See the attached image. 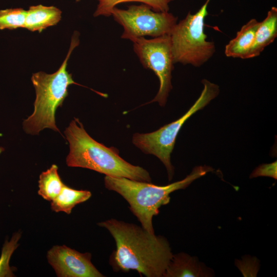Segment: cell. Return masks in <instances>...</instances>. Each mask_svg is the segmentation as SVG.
<instances>
[{
  "mask_svg": "<svg viewBox=\"0 0 277 277\" xmlns=\"http://www.w3.org/2000/svg\"><path fill=\"white\" fill-rule=\"evenodd\" d=\"M115 240L109 258L114 271L135 270L146 277H162L173 254L167 240L132 223L111 219L97 223Z\"/></svg>",
  "mask_w": 277,
  "mask_h": 277,
  "instance_id": "6da1fadb",
  "label": "cell"
},
{
  "mask_svg": "<svg viewBox=\"0 0 277 277\" xmlns=\"http://www.w3.org/2000/svg\"><path fill=\"white\" fill-rule=\"evenodd\" d=\"M64 134L69 144L68 166L89 169L106 176L151 182L146 169L125 161L115 148L107 147L94 140L77 118L70 123Z\"/></svg>",
  "mask_w": 277,
  "mask_h": 277,
  "instance_id": "7a4b0ae2",
  "label": "cell"
},
{
  "mask_svg": "<svg viewBox=\"0 0 277 277\" xmlns=\"http://www.w3.org/2000/svg\"><path fill=\"white\" fill-rule=\"evenodd\" d=\"M212 171L213 169L209 166H196L185 179L166 186L109 176L104 177V184L107 189L118 193L128 202L130 210L143 228L155 233L153 217L159 213L162 206L169 203L170 194L186 188L194 180Z\"/></svg>",
  "mask_w": 277,
  "mask_h": 277,
  "instance_id": "3957f363",
  "label": "cell"
},
{
  "mask_svg": "<svg viewBox=\"0 0 277 277\" xmlns=\"http://www.w3.org/2000/svg\"><path fill=\"white\" fill-rule=\"evenodd\" d=\"M78 44V34L75 31L72 35L68 52L59 69L52 74L39 71L32 74L31 79L36 97L33 112L23 123L26 133L36 135L45 128L60 132L55 124L56 109L62 105L68 95V87L72 84L79 85L74 81L72 74L67 70L70 56Z\"/></svg>",
  "mask_w": 277,
  "mask_h": 277,
  "instance_id": "277c9868",
  "label": "cell"
},
{
  "mask_svg": "<svg viewBox=\"0 0 277 277\" xmlns=\"http://www.w3.org/2000/svg\"><path fill=\"white\" fill-rule=\"evenodd\" d=\"M210 1L206 0L195 13L189 12L172 30L170 36L174 64L200 67L214 54V43L208 41L204 33V22Z\"/></svg>",
  "mask_w": 277,
  "mask_h": 277,
  "instance_id": "5b68a950",
  "label": "cell"
},
{
  "mask_svg": "<svg viewBox=\"0 0 277 277\" xmlns=\"http://www.w3.org/2000/svg\"><path fill=\"white\" fill-rule=\"evenodd\" d=\"M204 88L194 104L182 116L159 129L147 133H136L132 136V143L143 152L157 157L165 166L169 181L173 175L174 167L171 163V154L177 134L185 122L194 113L203 109L219 93L217 85L206 79L202 81Z\"/></svg>",
  "mask_w": 277,
  "mask_h": 277,
  "instance_id": "8992f818",
  "label": "cell"
},
{
  "mask_svg": "<svg viewBox=\"0 0 277 277\" xmlns=\"http://www.w3.org/2000/svg\"><path fill=\"white\" fill-rule=\"evenodd\" d=\"M132 42L134 51L142 65L152 70L159 80V91L149 103L157 102L160 106L164 107L172 88L171 73L174 64L170 34L152 39L141 37Z\"/></svg>",
  "mask_w": 277,
  "mask_h": 277,
  "instance_id": "52a82bcc",
  "label": "cell"
},
{
  "mask_svg": "<svg viewBox=\"0 0 277 277\" xmlns=\"http://www.w3.org/2000/svg\"><path fill=\"white\" fill-rule=\"evenodd\" d=\"M111 15L123 27L121 37L131 41L145 36L156 37L170 34L177 20L168 11L156 12L145 4L131 5L127 9L115 7Z\"/></svg>",
  "mask_w": 277,
  "mask_h": 277,
  "instance_id": "ba28073f",
  "label": "cell"
},
{
  "mask_svg": "<svg viewBox=\"0 0 277 277\" xmlns=\"http://www.w3.org/2000/svg\"><path fill=\"white\" fill-rule=\"evenodd\" d=\"M47 258L60 277L104 276L92 263L89 253H81L65 245L54 246Z\"/></svg>",
  "mask_w": 277,
  "mask_h": 277,
  "instance_id": "9c48e42d",
  "label": "cell"
},
{
  "mask_svg": "<svg viewBox=\"0 0 277 277\" xmlns=\"http://www.w3.org/2000/svg\"><path fill=\"white\" fill-rule=\"evenodd\" d=\"M199 262L197 258L181 252L173 254L163 277H207L212 270Z\"/></svg>",
  "mask_w": 277,
  "mask_h": 277,
  "instance_id": "30bf717a",
  "label": "cell"
},
{
  "mask_svg": "<svg viewBox=\"0 0 277 277\" xmlns=\"http://www.w3.org/2000/svg\"><path fill=\"white\" fill-rule=\"evenodd\" d=\"M277 36V8L272 7L265 19L260 22L254 42L246 59L259 56L264 49L271 44Z\"/></svg>",
  "mask_w": 277,
  "mask_h": 277,
  "instance_id": "8fae6325",
  "label": "cell"
},
{
  "mask_svg": "<svg viewBox=\"0 0 277 277\" xmlns=\"http://www.w3.org/2000/svg\"><path fill=\"white\" fill-rule=\"evenodd\" d=\"M61 17V10L55 6H31L27 10L24 28L32 32H41L49 27L56 25Z\"/></svg>",
  "mask_w": 277,
  "mask_h": 277,
  "instance_id": "7c38bea8",
  "label": "cell"
},
{
  "mask_svg": "<svg viewBox=\"0 0 277 277\" xmlns=\"http://www.w3.org/2000/svg\"><path fill=\"white\" fill-rule=\"evenodd\" d=\"M260 22L252 18L243 25L235 37L226 45L225 54L233 58L246 59L254 42L255 33Z\"/></svg>",
  "mask_w": 277,
  "mask_h": 277,
  "instance_id": "4fadbf2b",
  "label": "cell"
},
{
  "mask_svg": "<svg viewBox=\"0 0 277 277\" xmlns=\"http://www.w3.org/2000/svg\"><path fill=\"white\" fill-rule=\"evenodd\" d=\"M91 196L89 191L75 190L65 185L58 195L51 201V208L56 212L70 214L76 205L86 202Z\"/></svg>",
  "mask_w": 277,
  "mask_h": 277,
  "instance_id": "5bb4252c",
  "label": "cell"
},
{
  "mask_svg": "<svg viewBox=\"0 0 277 277\" xmlns=\"http://www.w3.org/2000/svg\"><path fill=\"white\" fill-rule=\"evenodd\" d=\"M57 170V166L53 164L39 175L38 194L46 200L52 201L54 200L65 185Z\"/></svg>",
  "mask_w": 277,
  "mask_h": 277,
  "instance_id": "9a60e30c",
  "label": "cell"
},
{
  "mask_svg": "<svg viewBox=\"0 0 277 277\" xmlns=\"http://www.w3.org/2000/svg\"><path fill=\"white\" fill-rule=\"evenodd\" d=\"M98 3L93 14L94 16L111 15L112 9L118 4L126 2H141L156 12H167L169 4L173 0H96Z\"/></svg>",
  "mask_w": 277,
  "mask_h": 277,
  "instance_id": "2e32d148",
  "label": "cell"
},
{
  "mask_svg": "<svg viewBox=\"0 0 277 277\" xmlns=\"http://www.w3.org/2000/svg\"><path fill=\"white\" fill-rule=\"evenodd\" d=\"M27 10L10 8L0 10V30L24 28Z\"/></svg>",
  "mask_w": 277,
  "mask_h": 277,
  "instance_id": "e0dca14e",
  "label": "cell"
},
{
  "mask_svg": "<svg viewBox=\"0 0 277 277\" xmlns=\"http://www.w3.org/2000/svg\"><path fill=\"white\" fill-rule=\"evenodd\" d=\"M21 237L19 232L13 234L9 242L6 241L2 249L0 258V276H13V273L9 266L10 257L18 246L17 242Z\"/></svg>",
  "mask_w": 277,
  "mask_h": 277,
  "instance_id": "ac0fdd59",
  "label": "cell"
},
{
  "mask_svg": "<svg viewBox=\"0 0 277 277\" xmlns=\"http://www.w3.org/2000/svg\"><path fill=\"white\" fill-rule=\"evenodd\" d=\"M258 176H268L276 180V161L269 164H264L260 165L251 173L250 177L252 178Z\"/></svg>",
  "mask_w": 277,
  "mask_h": 277,
  "instance_id": "d6986e66",
  "label": "cell"
},
{
  "mask_svg": "<svg viewBox=\"0 0 277 277\" xmlns=\"http://www.w3.org/2000/svg\"><path fill=\"white\" fill-rule=\"evenodd\" d=\"M4 151V148L2 147H0V154H1V153L2 152H3Z\"/></svg>",
  "mask_w": 277,
  "mask_h": 277,
  "instance_id": "ffe728a7",
  "label": "cell"
},
{
  "mask_svg": "<svg viewBox=\"0 0 277 277\" xmlns=\"http://www.w3.org/2000/svg\"><path fill=\"white\" fill-rule=\"evenodd\" d=\"M81 0H75L76 2H78L79 1H80Z\"/></svg>",
  "mask_w": 277,
  "mask_h": 277,
  "instance_id": "44dd1931",
  "label": "cell"
}]
</instances>
